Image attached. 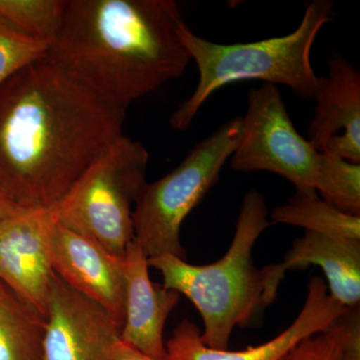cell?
Masks as SVG:
<instances>
[{"label": "cell", "mask_w": 360, "mask_h": 360, "mask_svg": "<svg viewBox=\"0 0 360 360\" xmlns=\"http://www.w3.org/2000/svg\"><path fill=\"white\" fill-rule=\"evenodd\" d=\"M270 224L295 225L330 238L360 241V217L340 212L315 191H296L270 212Z\"/></svg>", "instance_id": "2e32d148"}, {"label": "cell", "mask_w": 360, "mask_h": 360, "mask_svg": "<svg viewBox=\"0 0 360 360\" xmlns=\"http://www.w3.org/2000/svg\"><path fill=\"white\" fill-rule=\"evenodd\" d=\"M149 155L122 135L90 163L65 198L52 208L59 224L124 257L134 239L132 213L146 184Z\"/></svg>", "instance_id": "5b68a950"}, {"label": "cell", "mask_w": 360, "mask_h": 360, "mask_svg": "<svg viewBox=\"0 0 360 360\" xmlns=\"http://www.w3.org/2000/svg\"><path fill=\"white\" fill-rule=\"evenodd\" d=\"M52 208L28 210L0 229V281L46 319L53 274Z\"/></svg>", "instance_id": "8fae6325"}, {"label": "cell", "mask_w": 360, "mask_h": 360, "mask_svg": "<svg viewBox=\"0 0 360 360\" xmlns=\"http://www.w3.org/2000/svg\"><path fill=\"white\" fill-rule=\"evenodd\" d=\"M122 326L103 307L53 271L47 303L45 360H108Z\"/></svg>", "instance_id": "ba28073f"}, {"label": "cell", "mask_w": 360, "mask_h": 360, "mask_svg": "<svg viewBox=\"0 0 360 360\" xmlns=\"http://www.w3.org/2000/svg\"><path fill=\"white\" fill-rule=\"evenodd\" d=\"M333 1L314 0L305 7L302 22L283 37L220 44L198 37L186 22L179 33L200 72L198 86L170 116V127L188 129L208 98L225 85L243 80L281 84L304 99L314 98L319 77L311 65L312 46L319 32L333 16Z\"/></svg>", "instance_id": "277c9868"}, {"label": "cell", "mask_w": 360, "mask_h": 360, "mask_svg": "<svg viewBox=\"0 0 360 360\" xmlns=\"http://www.w3.org/2000/svg\"><path fill=\"white\" fill-rule=\"evenodd\" d=\"M270 224L264 196L250 191L243 198L231 245L217 262L193 265L174 255L148 258L149 266L160 272L162 285L186 295L200 311L206 347L229 349L234 328L250 326L265 309L264 283L252 250Z\"/></svg>", "instance_id": "3957f363"}, {"label": "cell", "mask_w": 360, "mask_h": 360, "mask_svg": "<svg viewBox=\"0 0 360 360\" xmlns=\"http://www.w3.org/2000/svg\"><path fill=\"white\" fill-rule=\"evenodd\" d=\"M124 264L127 296L120 340L153 359L167 360L163 330L180 295L151 281L148 258L134 239L125 250Z\"/></svg>", "instance_id": "5bb4252c"}, {"label": "cell", "mask_w": 360, "mask_h": 360, "mask_svg": "<svg viewBox=\"0 0 360 360\" xmlns=\"http://www.w3.org/2000/svg\"><path fill=\"white\" fill-rule=\"evenodd\" d=\"M283 360H342L340 345L333 329L304 338Z\"/></svg>", "instance_id": "ffe728a7"}, {"label": "cell", "mask_w": 360, "mask_h": 360, "mask_svg": "<svg viewBox=\"0 0 360 360\" xmlns=\"http://www.w3.org/2000/svg\"><path fill=\"white\" fill-rule=\"evenodd\" d=\"M68 0H0V18L51 44L65 18Z\"/></svg>", "instance_id": "ac0fdd59"}, {"label": "cell", "mask_w": 360, "mask_h": 360, "mask_svg": "<svg viewBox=\"0 0 360 360\" xmlns=\"http://www.w3.org/2000/svg\"><path fill=\"white\" fill-rule=\"evenodd\" d=\"M321 267L328 279V291L345 307L360 302V241L330 238L305 231L296 238L283 262L260 270L265 307L276 300L279 283L288 270L309 265Z\"/></svg>", "instance_id": "4fadbf2b"}, {"label": "cell", "mask_w": 360, "mask_h": 360, "mask_svg": "<svg viewBox=\"0 0 360 360\" xmlns=\"http://www.w3.org/2000/svg\"><path fill=\"white\" fill-rule=\"evenodd\" d=\"M241 117L240 139L231 158L234 172H271L296 191H315L321 153L296 130L276 85L250 89Z\"/></svg>", "instance_id": "52a82bcc"}, {"label": "cell", "mask_w": 360, "mask_h": 360, "mask_svg": "<svg viewBox=\"0 0 360 360\" xmlns=\"http://www.w3.org/2000/svg\"><path fill=\"white\" fill-rule=\"evenodd\" d=\"M49 42L25 34L0 18V85L25 66L44 58Z\"/></svg>", "instance_id": "d6986e66"}, {"label": "cell", "mask_w": 360, "mask_h": 360, "mask_svg": "<svg viewBox=\"0 0 360 360\" xmlns=\"http://www.w3.org/2000/svg\"><path fill=\"white\" fill-rule=\"evenodd\" d=\"M243 117L232 118L198 142L174 170L146 182L132 213L134 240L148 258L174 255L186 260L180 229L187 215L219 179L240 139Z\"/></svg>", "instance_id": "8992f818"}, {"label": "cell", "mask_w": 360, "mask_h": 360, "mask_svg": "<svg viewBox=\"0 0 360 360\" xmlns=\"http://www.w3.org/2000/svg\"><path fill=\"white\" fill-rule=\"evenodd\" d=\"M338 338L342 360H360V309L347 307L329 326Z\"/></svg>", "instance_id": "44dd1931"}, {"label": "cell", "mask_w": 360, "mask_h": 360, "mask_svg": "<svg viewBox=\"0 0 360 360\" xmlns=\"http://www.w3.org/2000/svg\"><path fill=\"white\" fill-rule=\"evenodd\" d=\"M46 319L0 281V360H45Z\"/></svg>", "instance_id": "9a60e30c"}, {"label": "cell", "mask_w": 360, "mask_h": 360, "mask_svg": "<svg viewBox=\"0 0 360 360\" xmlns=\"http://www.w3.org/2000/svg\"><path fill=\"white\" fill-rule=\"evenodd\" d=\"M345 309L330 295L326 281L314 276L307 285L304 305L295 321L264 345L239 352L212 349L201 340L200 328L184 319L165 343L167 360H283L300 341L326 330Z\"/></svg>", "instance_id": "9c48e42d"}, {"label": "cell", "mask_w": 360, "mask_h": 360, "mask_svg": "<svg viewBox=\"0 0 360 360\" xmlns=\"http://www.w3.org/2000/svg\"><path fill=\"white\" fill-rule=\"evenodd\" d=\"M26 210L27 208L21 207L0 189V229Z\"/></svg>", "instance_id": "603a6c76"}, {"label": "cell", "mask_w": 360, "mask_h": 360, "mask_svg": "<svg viewBox=\"0 0 360 360\" xmlns=\"http://www.w3.org/2000/svg\"><path fill=\"white\" fill-rule=\"evenodd\" d=\"M315 191L340 212L360 217V165L321 153Z\"/></svg>", "instance_id": "e0dca14e"}, {"label": "cell", "mask_w": 360, "mask_h": 360, "mask_svg": "<svg viewBox=\"0 0 360 360\" xmlns=\"http://www.w3.org/2000/svg\"><path fill=\"white\" fill-rule=\"evenodd\" d=\"M51 264L66 284L98 303L122 328L127 296L124 257H116L94 239L56 220Z\"/></svg>", "instance_id": "30bf717a"}, {"label": "cell", "mask_w": 360, "mask_h": 360, "mask_svg": "<svg viewBox=\"0 0 360 360\" xmlns=\"http://www.w3.org/2000/svg\"><path fill=\"white\" fill-rule=\"evenodd\" d=\"M127 111L44 58L0 85V189L21 207L49 210L123 134Z\"/></svg>", "instance_id": "6da1fadb"}, {"label": "cell", "mask_w": 360, "mask_h": 360, "mask_svg": "<svg viewBox=\"0 0 360 360\" xmlns=\"http://www.w3.org/2000/svg\"><path fill=\"white\" fill-rule=\"evenodd\" d=\"M108 360H158L143 354L122 340L117 341L111 349Z\"/></svg>", "instance_id": "7402d4cb"}, {"label": "cell", "mask_w": 360, "mask_h": 360, "mask_svg": "<svg viewBox=\"0 0 360 360\" xmlns=\"http://www.w3.org/2000/svg\"><path fill=\"white\" fill-rule=\"evenodd\" d=\"M307 141L319 153L360 165V73L338 56L319 77Z\"/></svg>", "instance_id": "7c38bea8"}, {"label": "cell", "mask_w": 360, "mask_h": 360, "mask_svg": "<svg viewBox=\"0 0 360 360\" xmlns=\"http://www.w3.org/2000/svg\"><path fill=\"white\" fill-rule=\"evenodd\" d=\"M174 0H68L46 58L78 84L127 111L181 77L189 61Z\"/></svg>", "instance_id": "7a4b0ae2"}]
</instances>
